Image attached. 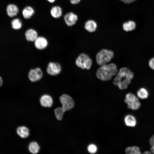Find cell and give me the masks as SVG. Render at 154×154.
<instances>
[{"label":"cell","mask_w":154,"mask_h":154,"mask_svg":"<svg viewBox=\"0 0 154 154\" xmlns=\"http://www.w3.org/2000/svg\"><path fill=\"white\" fill-rule=\"evenodd\" d=\"M114 55V52L112 50L107 49H102L96 54V63L100 66L109 63Z\"/></svg>","instance_id":"3957f363"},{"label":"cell","mask_w":154,"mask_h":154,"mask_svg":"<svg viewBox=\"0 0 154 154\" xmlns=\"http://www.w3.org/2000/svg\"><path fill=\"white\" fill-rule=\"evenodd\" d=\"M16 132L17 135L21 138H26L30 135L29 129L24 125L18 127L16 129Z\"/></svg>","instance_id":"7c38bea8"},{"label":"cell","mask_w":154,"mask_h":154,"mask_svg":"<svg viewBox=\"0 0 154 154\" xmlns=\"http://www.w3.org/2000/svg\"><path fill=\"white\" fill-rule=\"evenodd\" d=\"M78 19L77 15L72 12H69L64 16L66 24L68 26H72L75 24Z\"/></svg>","instance_id":"30bf717a"},{"label":"cell","mask_w":154,"mask_h":154,"mask_svg":"<svg viewBox=\"0 0 154 154\" xmlns=\"http://www.w3.org/2000/svg\"><path fill=\"white\" fill-rule=\"evenodd\" d=\"M6 11L7 15L12 17L16 16L19 12V9L17 6L13 4H10L7 7Z\"/></svg>","instance_id":"9a60e30c"},{"label":"cell","mask_w":154,"mask_h":154,"mask_svg":"<svg viewBox=\"0 0 154 154\" xmlns=\"http://www.w3.org/2000/svg\"><path fill=\"white\" fill-rule=\"evenodd\" d=\"M59 99L62 105L61 108L65 113L71 110L74 108V101L70 95L64 93L59 97Z\"/></svg>","instance_id":"5b68a950"},{"label":"cell","mask_w":154,"mask_h":154,"mask_svg":"<svg viewBox=\"0 0 154 154\" xmlns=\"http://www.w3.org/2000/svg\"><path fill=\"white\" fill-rule=\"evenodd\" d=\"M150 151L152 153L154 154V145L151 146L150 148Z\"/></svg>","instance_id":"f546056e"},{"label":"cell","mask_w":154,"mask_h":154,"mask_svg":"<svg viewBox=\"0 0 154 154\" xmlns=\"http://www.w3.org/2000/svg\"><path fill=\"white\" fill-rule=\"evenodd\" d=\"M149 65L150 67L154 70V57L151 58L149 61Z\"/></svg>","instance_id":"484cf974"},{"label":"cell","mask_w":154,"mask_h":154,"mask_svg":"<svg viewBox=\"0 0 154 154\" xmlns=\"http://www.w3.org/2000/svg\"><path fill=\"white\" fill-rule=\"evenodd\" d=\"M113 84L121 90L127 89L131 83L134 77V74L128 68L123 67L120 68L115 76Z\"/></svg>","instance_id":"6da1fadb"},{"label":"cell","mask_w":154,"mask_h":154,"mask_svg":"<svg viewBox=\"0 0 154 154\" xmlns=\"http://www.w3.org/2000/svg\"><path fill=\"white\" fill-rule=\"evenodd\" d=\"M136 27L135 23L132 21H129L125 22L122 25L123 29L126 32L132 31L135 29Z\"/></svg>","instance_id":"ac0fdd59"},{"label":"cell","mask_w":154,"mask_h":154,"mask_svg":"<svg viewBox=\"0 0 154 154\" xmlns=\"http://www.w3.org/2000/svg\"><path fill=\"white\" fill-rule=\"evenodd\" d=\"M43 76V73L39 68L31 69L28 73V77L30 80L35 82L40 80Z\"/></svg>","instance_id":"52a82bcc"},{"label":"cell","mask_w":154,"mask_h":154,"mask_svg":"<svg viewBox=\"0 0 154 154\" xmlns=\"http://www.w3.org/2000/svg\"><path fill=\"white\" fill-rule=\"evenodd\" d=\"M61 70V66L59 63L50 62L47 65L46 71L50 75L56 76L60 73Z\"/></svg>","instance_id":"ba28073f"},{"label":"cell","mask_w":154,"mask_h":154,"mask_svg":"<svg viewBox=\"0 0 154 154\" xmlns=\"http://www.w3.org/2000/svg\"><path fill=\"white\" fill-rule=\"evenodd\" d=\"M125 4H130L137 0H119Z\"/></svg>","instance_id":"83f0119b"},{"label":"cell","mask_w":154,"mask_h":154,"mask_svg":"<svg viewBox=\"0 0 154 154\" xmlns=\"http://www.w3.org/2000/svg\"><path fill=\"white\" fill-rule=\"evenodd\" d=\"M12 28L15 30L20 29L22 26V23L20 20L18 18H15L12 20L11 23Z\"/></svg>","instance_id":"cb8c5ba5"},{"label":"cell","mask_w":154,"mask_h":154,"mask_svg":"<svg viewBox=\"0 0 154 154\" xmlns=\"http://www.w3.org/2000/svg\"><path fill=\"white\" fill-rule=\"evenodd\" d=\"M137 96L138 98L142 99L147 98L149 96V93L147 90L145 88H140L137 92Z\"/></svg>","instance_id":"7402d4cb"},{"label":"cell","mask_w":154,"mask_h":154,"mask_svg":"<svg viewBox=\"0 0 154 154\" xmlns=\"http://www.w3.org/2000/svg\"><path fill=\"white\" fill-rule=\"evenodd\" d=\"M34 13L33 9L30 6H27L23 10L22 14L25 19H29L33 15Z\"/></svg>","instance_id":"d6986e66"},{"label":"cell","mask_w":154,"mask_h":154,"mask_svg":"<svg viewBox=\"0 0 154 154\" xmlns=\"http://www.w3.org/2000/svg\"><path fill=\"white\" fill-rule=\"evenodd\" d=\"M118 70L117 66L115 64L109 63L100 66L96 71V76L101 80L107 81L115 76Z\"/></svg>","instance_id":"7a4b0ae2"},{"label":"cell","mask_w":154,"mask_h":154,"mask_svg":"<svg viewBox=\"0 0 154 154\" xmlns=\"http://www.w3.org/2000/svg\"><path fill=\"white\" fill-rule=\"evenodd\" d=\"M124 101L127 104V108L133 110L138 109L141 106L138 98L131 93H128L126 95Z\"/></svg>","instance_id":"8992f818"},{"label":"cell","mask_w":154,"mask_h":154,"mask_svg":"<svg viewBox=\"0 0 154 154\" xmlns=\"http://www.w3.org/2000/svg\"><path fill=\"white\" fill-rule=\"evenodd\" d=\"M34 45L38 49L42 50L45 48L48 44L46 39L43 37H39L34 41Z\"/></svg>","instance_id":"8fae6325"},{"label":"cell","mask_w":154,"mask_h":154,"mask_svg":"<svg viewBox=\"0 0 154 154\" xmlns=\"http://www.w3.org/2000/svg\"><path fill=\"white\" fill-rule=\"evenodd\" d=\"M75 64L78 67L82 69L88 70L91 68L92 62L88 55L82 53L77 57L75 60Z\"/></svg>","instance_id":"277c9868"},{"label":"cell","mask_w":154,"mask_h":154,"mask_svg":"<svg viewBox=\"0 0 154 154\" xmlns=\"http://www.w3.org/2000/svg\"><path fill=\"white\" fill-rule=\"evenodd\" d=\"M149 143L151 146L154 145V134H153L150 138Z\"/></svg>","instance_id":"4316f807"},{"label":"cell","mask_w":154,"mask_h":154,"mask_svg":"<svg viewBox=\"0 0 154 154\" xmlns=\"http://www.w3.org/2000/svg\"><path fill=\"white\" fill-rule=\"evenodd\" d=\"M25 37L26 40L29 41H34L38 37L37 32L33 29L27 30L25 33Z\"/></svg>","instance_id":"5bb4252c"},{"label":"cell","mask_w":154,"mask_h":154,"mask_svg":"<svg viewBox=\"0 0 154 154\" xmlns=\"http://www.w3.org/2000/svg\"><path fill=\"white\" fill-rule=\"evenodd\" d=\"M47 1L50 3H53L55 1V0H47Z\"/></svg>","instance_id":"d6a6232c"},{"label":"cell","mask_w":154,"mask_h":154,"mask_svg":"<svg viewBox=\"0 0 154 154\" xmlns=\"http://www.w3.org/2000/svg\"><path fill=\"white\" fill-rule=\"evenodd\" d=\"M87 149L90 153H94L97 152V148L95 145L94 144H90L88 146Z\"/></svg>","instance_id":"d4e9b609"},{"label":"cell","mask_w":154,"mask_h":154,"mask_svg":"<svg viewBox=\"0 0 154 154\" xmlns=\"http://www.w3.org/2000/svg\"><path fill=\"white\" fill-rule=\"evenodd\" d=\"M124 121L125 125L129 127H133L136 124V120L135 117L131 115H126L124 118Z\"/></svg>","instance_id":"e0dca14e"},{"label":"cell","mask_w":154,"mask_h":154,"mask_svg":"<svg viewBox=\"0 0 154 154\" xmlns=\"http://www.w3.org/2000/svg\"><path fill=\"white\" fill-rule=\"evenodd\" d=\"M97 27L96 22L94 20H90L86 22L85 24L84 28L86 30L89 32L95 31Z\"/></svg>","instance_id":"2e32d148"},{"label":"cell","mask_w":154,"mask_h":154,"mask_svg":"<svg viewBox=\"0 0 154 154\" xmlns=\"http://www.w3.org/2000/svg\"><path fill=\"white\" fill-rule=\"evenodd\" d=\"M3 84V81L2 78L0 76V86H2Z\"/></svg>","instance_id":"4dcf8cb0"},{"label":"cell","mask_w":154,"mask_h":154,"mask_svg":"<svg viewBox=\"0 0 154 154\" xmlns=\"http://www.w3.org/2000/svg\"><path fill=\"white\" fill-rule=\"evenodd\" d=\"M50 13L54 18H58L62 15V9L60 7L58 6L53 7L50 10Z\"/></svg>","instance_id":"ffe728a7"},{"label":"cell","mask_w":154,"mask_h":154,"mask_svg":"<svg viewBox=\"0 0 154 154\" xmlns=\"http://www.w3.org/2000/svg\"><path fill=\"white\" fill-rule=\"evenodd\" d=\"M81 0H70V2L73 5L77 4L80 3Z\"/></svg>","instance_id":"f1b7e54d"},{"label":"cell","mask_w":154,"mask_h":154,"mask_svg":"<svg viewBox=\"0 0 154 154\" xmlns=\"http://www.w3.org/2000/svg\"><path fill=\"white\" fill-rule=\"evenodd\" d=\"M54 114L56 119L59 121L62 120L65 112L63 111L61 107H59L54 109Z\"/></svg>","instance_id":"603a6c76"},{"label":"cell","mask_w":154,"mask_h":154,"mask_svg":"<svg viewBox=\"0 0 154 154\" xmlns=\"http://www.w3.org/2000/svg\"><path fill=\"white\" fill-rule=\"evenodd\" d=\"M39 101L41 106L44 108H50L53 104V99L50 94H45L40 96Z\"/></svg>","instance_id":"9c48e42d"},{"label":"cell","mask_w":154,"mask_h":154,"mask_svg":"<svg viewBox=\"0 0 154 154\" xmlns=\"http://www.w3.org/2000/svg\"><path fill=\"white\" fill-rule=\"evenodd\" d=\"M28 149L29 152L32 154H37L40 151V147L37 141H33L29 143Z\"/></svg>","instance_id":"4fadbf2b"},{"label":"cell","mask_w":154,"mask_h":154,"mask_svg":"<svg viewBox=\"0 0 154 154\" xmlns=\"http://www.w3.org/2000/svg\"><path fill=\"white\" fill-rule=\"evenodd\" d=\"M143 154H151V152L150 151H145L143 153Z\"/></svg>","instance_id":"1f68e13d"},{"label":"cell","mask_w":154,"mask_h":154,"mask_svg":"<svg viewBox=\"0 0 154 154\" xmlns=\"http://www.w3.org/2000/svg\"><path fill=\"white\" fill-rule=\"evenodd\" d=\"M127 154H140L141 153L139 147L136 146L127 147L125 150Z\"/></svg>","instance_id":"44dd1931"}]
</instances>
